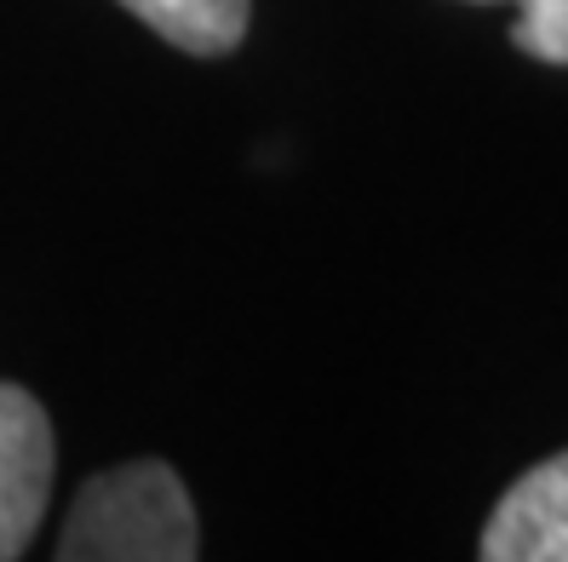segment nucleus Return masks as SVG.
I'll use <instances>...</instances> for the list:
<instances>
[{"label":"nucleus","instance_id":"f257e3e1","mask_svg":"<svg viewBox=\"0 0 568 562\" xmlns=\"http://www.w3.org/2000/svg\"><path fill=\"white\" fill-rule=\"evenodd\" d=\"M195 551V505L161 459H126L92 477L58 534L63 562H190Z\"/></svg>","mask_w":568,"mask_h":562},{"label":"nucleus","instance_id":"f03ea898","mask_svg":"<svg viewBox=\"0 0 568 562\" xmlns=\"http://www.w3.org/2000/svg\"><path fill=\"white\" fill-rule=\"evenodd\" d=\"M52 425L23 385H0V562L29 551L52 500Z\"/></svg>","mask_w":568,"mask_h":562},{"label":"nucleus","instance_id":"7ed1b4c3","mask_svg":"<svg viewBox=\"0 0 568 562\" xmlns=\"http://www.w3.org/2000/svg\"><path fill=\"white\" fill-rule=\"evenodd\" d=\"M477 551L488 562H568V448L506 488Z\"/></svg>","mask_w":568,"mask_h":562},{"label":"nucleus","instance_id":"20e7f679","mask_svg":"<svg viewBox=\"0 0 568 562\" xmlns=\"http://www.w3.org/2000/svg\"><path fill=\"white\" fill-rule=\"evenodd\" d=\"M121 7L139 23H150L161 41L195 58L236 52L247 35V0H121Z\"/></svg>","mask_w":568,"mask_h":562},{"label":"nucleus","instance_id":"39448f33","mask_svg":"<svg viewBox=\"0 0 568 562\" xmlns=\"http://www.w3.org/2000/svg\"><path fill=\"white\" fill-rule=\"evenodd\" d=\"M517 29L511 47L540 63H568V0H511Z\"/></svg>","mask_w":568,"mask_h":562},{"label":"nucleus","instance_id":"423d86ee","mask_svg":"<svg viewBox=\"0 0 568 562\" xmlns=\"http://www.w3.org/2000/svg\"><path fill=\"white\" fill-rule=\"evenodd\" d=\"M483 7H494V0H483Z\"/></svg>","mask_w":568,"mask_h":562}]
</instances>
